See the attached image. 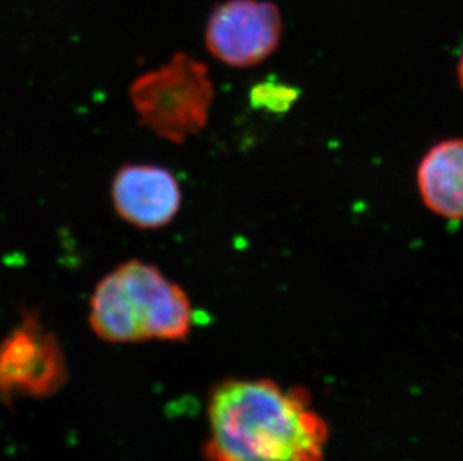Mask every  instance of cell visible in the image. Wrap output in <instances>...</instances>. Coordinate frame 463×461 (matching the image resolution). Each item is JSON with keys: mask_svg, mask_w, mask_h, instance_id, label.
<instances>
[{"mask_svg": "<svg viewBox=\"0 0 463 461\" xmlns=\"http://www.w3.org/2000/svg\"><path fill=\"white\" fill-rule=\"evenodd\" d=\"M207 461H323L328 427L302 387L227 379L207 403Z\"/></svg>", "mask_w": 463, "mask_h": 461, "instance_id": "6da1fadb", "label": "cell"}, {"mask_svg": "<svg viewBox=\"0 0 463 461\" xmlns=\"http://www.w3.org/2000/svg\"><path fill=\"white\" fill-rule=\"evenodd\" d=\"M89 325L107 343L184 342L193 330V306L159 267L129 259L97 283Z\"/></svg>", "mask_w": 463, "mask_h": 461, "instance_id": "7a4b0ae2", "label": "cell"}, {"mask_svg": "<svg viewBox=\"0 0 463 461\" xmlns=\"http://www.w3.org/2000/svg\"><path fill=\"white\" fill-rule=\"evenodd\" d=\"M213 99L209 68L184 52L129 86V102L141 125L173 144L186 143L207 127Z\"/></svg>", "mask_w": 463, "mask_h": 461, "instance_id": "3957f363", "label": "cell"}, {"mask_svg": "<svg viewBox=\"0 0 463 461\" xmlns=\"http://www.w3.org/2000/svg\"><path fill=\"white\" fill-rule=\"evenodd\" d=\"M68 381L65 353L36 312H23L17 325L0 340V401L52 397Z\"/></svg>", "mask_w": 463, "mask_h": 461, "instance_id": "277c9868", "label": "cell"}, {"mask_svg": "<svg viewBox=\"0 0 463 461\" xmlns=\"http://www.w3.org/2000/svg\"><path fill=\"white\" fill-rule=\"evenodd\" d=\"M282 32V14L270 0H227L210 14L204 44L216 61L243 70L266 61Z\"/></svg>", "mask_w": 463, "mask_h": 461, "instance_id": "5b68a950", "label": "cell"}, {"mask_svg": "<svg viewBox=\"0 0 463 461\" xmlns=\"http://www.w3.org/2000/svg\"><path fill=\"white\" fill-rule=\"evenodd\" d=\"M111 204L123 222L137 230H154L170 225L182 209L179 180L165 166L127 164L111 180Z\"/></svg>", "mask_w": 463, "mask_h": 461, "instance_id": "8992f818", "label": "cell"}, {"mask_svg": "<svg viewBox=\"0 0 463 461\" xmlns=\"http://www.w3.org/2000/svg\"><path fill=\"white\" fill-rule=\"evenodd\" d=\"M417 186L424 205L449 221H463V138L435 144L420 162Z\"/></svg>", "mask_w": 463, "mask_h": 461, "instance_id": "52a82bcc", "label": "cell"}, {"mask_svg": "<svg viewBox=\"0 0 463 461\" xmlns=\"http://www.w3.org/2000/svg\"><path fill=\"white\" fill-rule=\"evenodd\" d=\"M298 100V90L285 84L261 83L257 84L250 93V102L257 108L270 113H285Z\"/></svg>", "mask_w": 463, "mask_h": 461, "instance_id": "ba28073f", "label": "cell"}, {"mask_svg": "<svg viewBox=\"0 0 463 461\" xmlns=\"http://www.w3.org/2000/svg\"><path fill=\"white\" fill-rule=\"evenodd\" d=\"M458 79H459L460 89L463 90V52L459 59V65H458Z\"/></svg>", "mask_w": 463, "mask_h": 461, "instance_id": "9c48e42d", "label": "cell"}]
</instances>
